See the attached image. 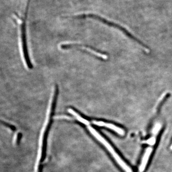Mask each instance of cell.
I'll return each mask as SVG.
<instances>
[{
  "instance_id": "6da1fadb",
  "label": "cell",
  "mask_w": 172,
  "mask_h": 172,
  "mask_svg": "<svg viewBox=\"0 0 172 172\" xmlns=\"http://www.w3.org/2000/svg\"><path fill=\"white\" fill-rule=\"evenodd\" d=\"M58 92H59V90H58L57 89L54 90L53 91L52 97L51 98L50 111H49L46 129L44 130L43 135L41 156H40V160H39V162L38 163V166L37 172H43V163L47 157L48 137L50 129H51V126L53 122L54 116V112H55L56 102H57Z\"/></svg>"
},
{
  "instance_id": "7a4b0ae2",
  "label": "cell",
  "mask_w": 172,
  "mask_h": 172,
  "mask_svg": "<svg viewBox=\"0 0 172 172\" xmlns=\"http://www.w3.org/2000/svg\"><path fill=\"white\" fill-rule=\"evenodd\" d=\"M19 26L20 27V46L22 54L25 64L28 68H32L33 65L30 61L27 46L26 36V26L25 23L21 21L18 18H16Z\"/></svg>"
},
{
  "instance_id": "3957f363",
  "label": "cell",
  "mask_w": 172,
  "mask_h": 172,
  "mask_svg": "<svg viewBox=\"0 0 172 172\" xmlns=\"http://www.w3.org/2000/svg\"><path fill=\"white\" fill-rule=\"evenodd\" d=\"M97 133H98L99 136L96 137L97 138L98 140L103 144V146L105 147L109 153L111 154L113 158L116 161V162L118 163L120 167L122 168V169H123V170L125 172H132L131 168L123 161L121 158L120 157L119 154L116 152L115 150L113 148V147L109 142H108V140L105 139L104 137L100 135L98 132H97Z\"/></svg>"
},
{
  "instance_id": "277c9868",
  "label": "cell",
  "mask_w": 172,
  "mask_h": 172,
  "mask_svg": "<svg viewBox=\"0 0 172 172\" xmlns=\"http://www.w3.org/2000/svg\"><path fill=\"white\" fill-rule=\"evenodd\" d=\"M75 48L79 49H81V50L85 51L86 52L89 53L90 54H92L93 56L98 57L99 58L106 60L108 59V57L107 54L102 53L96 51V50L92 48V47H88V46L83 45L81 44H62L61 48L63 49H67L69 48Z\"/></svg>"
},
{
  "instance_id": "5b68a950",
  "label": "cell",
  "mask_w": 172,
  "mask_h": 172,
  "mask_svg": "<svg viewBox=\"0 0 172 172\" xmlns=\"http://www.w3.org/2000/svg\"><path fill=\"white\" fill-rule=\"evenodd\" d=\"M152 148L151 147L147 148L146 150L145 153L143 155V157H142V160L140 167H139V171L140 172H143L146 169L149 158H150L152 152Z\"/></svg>"
},
{
  "instance_id": "8992f818",
  "label": "cell",
  "mask_w": 172,
  "mask_h": 172,
  "mask_svg": "<svg viewBox=\"0 0 172 172\" xmlns=\"http://www.w3.org/2000/svg\"><path fill=\"white\" fill-rule=\"evenodd\" d=\"M2 123L3 125H5V126L7 128L11 129L13 132H16V131L17 129L16 128V127L15 126L12 125H11L10 123L5 122V121H2Z\"/></svg>"
},
{
  "instance_id": "52a82bcc",
  "label": "cell",
  "mask_w": 172,
  "mask_h": 172,
  "mask_svg": "<svg viewBox=\"0 0 172 172\" xmlns=\"http://www.w3.org/2000/svg\"><path fill=\"white\" fill-rule=\"evenodd\" d=\"M146 142L151 146H153L156 142V139L154 137H152L150 139H148L147 141H146Z\"/></svg>"
},
{
  "instance_id": "ba28073f",
  "label": "cell",
  "mask_w": 172,
  "mask_h": 172,
  "mask_svg": "<svg viewBox=\"0 0 172 172\" xmlns=\"http://www.w3.org/2000/svg\"><path fill=\"white\" fill-rule=\"evenodd\" d=\"M22 133H18L17 136L16 140V142L17 145L20 144V141L21 140L22 138Z\"/></svg>"
},
{
  "instance_id": "9c48e42d",
  "label": "cell",
  "mask_w": 172,
  "mask_h": 172,
  "mask_svg": "<svg viewBox=\"0 0 172 172\" xmlns=\"http://www.w3.org/2000/svg\"><path fill=\"white\" fill-rule=\"evenodd\" d=\"M160 128H161V126H160V125H156L153 130V133H157L159 131V130H160Z\"/></svg>"
},
{
  "instance_id": "30bf717a",
  "label": "cell",
  "mask_w": 172,
  "mask_h": 172,
  "mask_svg": "<svg viewBox=\"0 0 172 172\" xmlns=\"http://www.w3.org/2000/svg\"><path fill=\"white\" fill-rule=\"evenodd\" d=\"M170 149H171V150H172V143L171 144V147H170Z\"/></svg>"
}]
</instances>
